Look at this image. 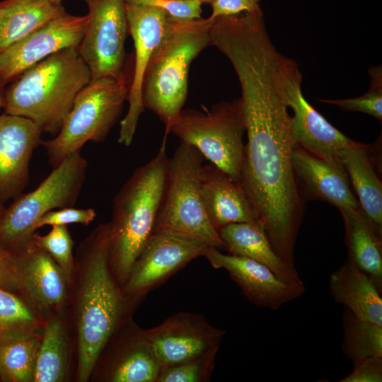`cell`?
Returning <instances> with one entry per match:
<instances>
[{
    "label": "cell",
    "mask_w": 382,
    "mask_h": 382,
    "mask_svg": "<svg viewBox=\"0 0 382 382\" xmlns=\"http://www.w3.org/2000/svg\"><path fill=\"white\" fill-rule=\"evenodd\" d=\"M129 34L134 46L132 79L128 93L129 107L120 122L118 142L129 146L137 129L141 113L144 111L142 102V83L145 71L156 47L165 31L169 15L154 7L125 2Z\"/></svg>",
    "instance_id": "16"
},
{
    "label": "cell",
    "mask_w": 382,
    "mask_h": 382,
    "mask_svg": "<svg viewBox=\"0 0 382 382\" xmlns=\"http://www.w3.org/2000/svg\"><path fill=\"white\" fill-rule=\"evenodd\" d=\"M45 235L35 232L33 241L59 265L69 282L74 269V241L67 226H53Z\"/></svg>",
    "instance_id": "31"
},
{
    "label": "cell",
    "mask_w": 382,
    "mask_h": 382,
    "mask_svg": "<svg viewBox=\"0 0 382 382\" xmlns=\"http://www.w3.org/2000/svg\"><path fill=\"white\" fill-rule=\"evenodd\" d=\"M334 301L356 316L382 325V297L371 279L348 257L330 276Z\"/></svg>",
    "instance_id": "24"
},
{
    "label": "cell",
    "mask_w": 382,
    "mask_h": 382,
    "mask_svg": "<svg viewBox=\"0 0 382 382\" xmlns=\"http://www.w3.org/2000/svg\"><path fill=\"white\" fill-rule=\"evenodd\" d=\"M96 217V212L92 208L79 209L73 207L52 210L44 214L36 223L35 230L45 226H68L71 224H81L88 226Z\"/></svg>",
    "instance_id": "34"
},
{
    "label": "cell",
    "mask_w": 382,
    "mask_h": 382,
    "mask_svg": "<svg viewBox=\"0 0 382 382\" xmlns=\"http://www.w3.org/2000/svg\"><path fill=\"white\" fill-rule=\"evenodd\" d=\"M195 1H197L199 2H200L202 4H211L213 1L214 0H195Z\"/></svg>",
    "instance_id": "42"
},
{
    "label": "cell",
    "mask_w": 382,
    "mask_h": 382,
    "mask_svg": "<svg viewBox=\"0 0 382 382\" xmlns=\"http://www.w3.org/2000/svg\"><path fill=\"white\" fill-rule=\"evenodd\" d=\"M216 269H224L254 305L272 310L299 298L304 284H289L280 279L270 268L250 258L224 254L209 245L202 255Z\"/></svg>",
    "instance_id": "17"
},
{
    "label": "cell",
    "mask_w": 382,
    "mask_h": 382,
    "mask_svg": "<svg viewBox=\"0 0 382 382\" xmlns=\"http://www.w3.org/2000/svg\"><path fill=\"white\" fill-rule=\"evenodd\" d=\"M126 3L157 8L180 19L202 18V4L195 0H125Z\"/></svg>",
    "instance_id": "35"
},
{
    "label": "cell",
    "mask_w": 382,
    "mask_h": 382,
    "mask_svg": "<svg viewBox=\"0 0 382 382\" xmlns=\"http://www.w3.org/2000/svg\"><path fill=\"white\" fill-rule=\"evenodd\" d=\"M203 156L180 141L168 158L165 192L154 231L170 230L201 238L220 249L218 231L209 220L201 194Z\"/></svg>",
    "instance_id": "9"
},
{
    "label": "cell",
    "mask_w": 382,
    "mask_h": 382,
    "mask_svg": "<svg viewBox=\"0 0 382 382\" xmlns=\"http://www.w3.org/2000/svg\"><path fill=\"white\" fill-rule=\"evenodd\" d=\"M201 194L207 216L217 231L233 223H257L240 184L210 162L202 167Z\"/></svg>",
    "instance_id": "21"
},
{
    "label": "cell",
    "mask_w": 382,
    "mask_h": 382,
    "mask_svg": "<svg viewBox=\"0 0 382 382\" xmlns=\"http://www.w3.org/2000/svg\"><path fill=\"white\" fill-rule=\"evenodd\" d=\"M88 18V14L74 16L64 11L1 51L0 87L49 56L68 47H78Z\"/></svg>",
    "instance_id": "13"
},
{
    "label": "cell",
    "mask_w": 382,
    "mask_h": 382,
    "mask_svg": "<svg viewBox=\"0 0 382 382\" xmlns=\"http://www.w3.org/2000/svg\"><path fill=\"white\" fill-rule=\"evenodd\" d=\"M74 371L75 350L66 310L46 320L33 382L74 381Z\"/></svg>",
    "instance_id": "22"
},
{
    "label": "cell",
    "mask_w": 382,
    "mask_h": 382,
    "mask_svg": "<svg viewBox=\"0 0 382 382\" xmlns=\"http://www.w3.org/2000/svg\"><path fill=\"white\" fill-rule=\"evenodd\" d=\"M81 150L67 156L33 191L6 207L0 221V244L18 253L30 243L37 221L56 209L73 207L86 180L88 161Z\"/></svg>",
    "instance_id": "7"
},
{
    "label": "cell",
    "mask_w": 382,
    "mask_h": 382,
    "mask_svg": "<svg viewBox=\"0 0 382 382\" xmlns=\"http://www.w3.org/2000/svg\"><path fill=\"white\" fill-rule=\"evenodd\" d=\"M209 245H212L190 234L170 230L154 231L131 268L122 286L124 291L140 301L175 272L202 256Z\"/></svg>",
    "instance_id": "11"
},
{
    "label": "cell",
    "mask_w": 382,
    "mask_h": 382,
    "mask_svg": "<svg viewBox=\"0 0 382 382\" xmlns=\"http://www.w3.org/2000/svg\"><path fill=\"white\" fill-rule=\"evenodd\" d=\"M194 146L209 161L238 183L245 124L241 98L221 101L210 110L183 109L166 132Z\"/></svg>",
    "instance_id": "8"
},
{
    "label": "cell",
    "mask_w": 382,
    "mask_h": 382,
    "mask_svg": "<svg viewBox=\"0 0 382 382\" xmlns=\"http://www.w3.org/2000/svg\"><path fill=\"white\" fill-rule=\"evenodd\" d=\"M5 209L6 207H4V204L0 203V221L1 219Z\"/></svg>",
    "instance_id": "40"
},
{
    "label": "cell",
    "mask_w": 382,
    "mask_h": 382,
    "mask_svg": "<svg viewBox=\"0 0 382 382\" xmlns=\"http://www.w3.org/2000/svg\"><path fill=\"white\" fill-rule=\"evenodd\" d=\"M14 255L27 296L38 312L47 319L66 311L69 285L59 265L33 239Z\"/></svg>",
    "instance_id": "19"
},
{
    "label": "cell",
    "mask_w": 382,
    "mask_h": 382,
    "mask_svg": "<svg viewBox=\"0 0 382 382\" xmlns=\"http://www.w3.org/2000/svg\"><path fill=\"white\" fill-rule=\"evenodd\" d=\"M42 133L29 119L0 115V203L17 198L26 187L30 162Z\"/></svg>",
    "instance_id": "18"
},
{
    "label": "cell",
    "mask_w": 382,
    "mask_h": 382,
    "mask_svg": "<svg viewBox=\"0 0 382 382\" xmlns=\"http://www.w3.org/2000/svg\"><path fill=\"white\" fill-rule=\"evenodd\" d=\"M218 233L229 254L245 257L265 265L286 283H303L296 267L277 255L258 223H233L222 227Z\"/></svg>",
    "instance_id": "25"
},
{
    "label": "cell",
    "mask_w": 382,
    "mask_h": 382,
    "mask_svg": "<svg viewBox=\"0 0 382 382\" xmlns=\"http://www.w3.org/2000/svg\"><path fill=\"white\" fill-rule=\"evenodd\" d=\"M2 15H3V9H2L1 7H0V19H1V16H2Z\"/></svg>",
    "instance_id": "43"
},
{
    "label": "cell",
    "mask_w": 382,
    "mask_h": 382,
    "mask_svg": "<svg viewBox=\"0 0 382 382\" xmlns=\"http://www.w3.org/2000/svg\"><path fill=\"white\" fill-rule=\"evenodd\" d=\"M214 19L169 16L163 35L153 51L142 83L144 108L165 125L166 132L178 118L187 96L191 63L210 46Z\"/></svg>",
    "instance_id": "5"
},
{
    "label": "cell",
    "mask_w": 382,
    "mask_h": 382,
    "mask_svg": "<svg viewBox=\"0 0 382 382\" xmlns=\"http://www.w3.org/2000/svg\"><path fill=\"white\" fill-rule=\"evenodd\" d=\"M342 349L355 365L372 356L382 355V325L364 320L345 308Z\"/></svg>",
    "instance_id": "29"
},
{
    "label": "cell",
    "mask_w": 382,
    "mask_h": 382,
    "mask_svg": "<svg viewBox=\"0 0 382 382\" xmlns=\"http://www.w3.org/2000/svg\"><path fill=\"white\" fill-rule=\"evenodd\" d=\"M210 5L212 13L209 17L212 19L244 12H254L261 8L260 0H214Z\"/></svg>",
    "instance_id": "38"
},
{
    "label": "cell",
    "mask_w": 382,
    "mask_h": 382,
    "mask_svg": "<svg viewBox=\"0 0 382 382\" xmlns=\"http://www.w3.org/2000/svg\"><path fill=\"white\" fill-rule=\"evenodd\" d=\"M288 108L284 100H275L243 109L248 139L238 183L275 252L295 267L304 200L292 166L296 143Z\"/></svg>",
    "instance_id": "1"
},
{
    "label": "cell",
    "mask_w": 382,
    "mask_h": 382,
    "mask_svg": "<svg viewBox=\"0 0 382 382\" xmlns=\"http://www.w3.org/2000/svg\"><path fill=\"white\" fill-rule=\"evenodd\" d=\"M340 382H381L382 355L372 356L354 365V369Z\"/></svg>",
    "instance_id": "37"
},
{
    "label": "cell",
    "mask_w": 382,
    "mask_h": 382,
    "mask_svg": "<svg viewBox=\"0 0 382 382\" xmlns=\"http://www.w3.org/2000/svg\"><path fill=\"white\" fill-rule=\"evenodd\" d=\"M46 320L25 297L0 287V333L42 332Z\"/></svg>",
    "instance_id": "30"
},
{
    "label": "cell",
    "mask_w": 382,
    "mask_h": 382,
    "mask_svg": "<svg viewBox=\"0 0 382 382\" xmlns=\"http://www.w3.org/2000/svg\"><path fill=\"white\" fill-rule=\"evenodd\" d=\"M145 334L161 366H166L216 354L225 331L200 315L180 312Z\"/></svg>",
    "instance_id": "14"
},
{
    "label": "cell",
    "mask_w": 382,
    "mask_h": 382,
    "mask_svg": "<svg viewBox=\"0 0 382 382\" xmlns=\"http://www.w3.org/2000/svg\"><path fill=\"white\" fill-rule=\"evenodd\" d=\"M42 332L0 333L1 382H33Z\"/></svg>",
    "instance_id": "28"
},
{
    "label": "cell",
    "mask_w": 382,
    "mask_h": 382,
    "mask_svg": "<svg viewBox=\"0 0 382 382\" xmlns=\"http://www.w3.org/2000/svg\"><path fill=\"white\" fill-rule=\"evenodd\" d=\"M0 287L19 294L29 301L20 276L15 255L1 244Z\"/></svg>",
    "instance_id": "36"
},
{
    "label": "cell",
    "mask_w": 382,
    "mask_h": 382,
    "mask_svg": "<svg viewBox=\"0 0 382 382\" xmlns=\"http://www.w3.org/2000/svg\"><path fill=\"white\" fill-rule=\"evenodd\" d=\"M50 1H52V3L55 4H62L63 1H64V0H50ZM83 1L86 3L89 0H83Z\"/></svg>",
    "instance_id": "41"
},
{
    "label": "cell",
    "mask_w": 382,
    "mask_h": 382,
    "mask_svg": "<svg viewBox=\"0 0 382 382\" xmlns=\"http://www.w3.org/2000/svg\"><path fill=\"white\" fill-rule=\"evenodd\" d=\"M0 382H1V380H0Z\"/></svg>",
    "instance_id": "44"
},
{
    "label": "cell",
    "mask_w": 382,
    "mask_h": 382,
    "mask_svg": "<svg viewBox=\"0 0 382 382\" xmlns=\"http://www.w3.org/2000/svg\"><path fill=\"white\" fill-rule=\"evenodd\" d=\"M301 73L296 63L286 57L282 88L288 108L293 110L292 129L297 146L332 163H341L340 151L352 139L332 126L304 98Z\"/></svg>",
    "instance_id": "15"
},
{
    "label": "cell",
    "mask_w": 382,
    "mask_h": 382,
    "mask_svg": "<svg viewBox=\"0 0 382 382\" xmlns=\"http://www.w3.org/2000/svg\"><path fill=\"white\" fill-rule=\"evenodd\" d=\"M166 136L155 156L136 168L112 200L108 224V256L122 286L154 230L166 186Z\"/></svg>",
    "instance_id": "3"
},
{
    "label": "cell",
    "mask_w": 382,
    "mask_h": 382,
    "mask_svg": "<svg viewBox=\"0 0 382 382\" xmlns=\"http://www.w3.org/2000/svg\"><path fill=\"white\" fill-rule=\"evenodd\" d=\"M344 221L348 257L382 291V227L361 209L339 210Z\"/></svg>",
    "instance_id": "26"
},
{
    "label": "cell",
    "mask_w": 382,
    "mask_h": 382,
    "mask_svg": "<svg viewBox=\"0 0 382 382\" xmlns=\"http://www.w3.org/2000/svg\"><path fill=\"white\" fill-rule=\"evenodd\" d=\"M0 87V110L4 109V93H3Z\"/></svg>",
    "instance_id": "39"
},
{
    "label": "cell",
    "mask_w": 382,
    "mask_h": 382,
    "mask_svg": "<svg viewBox=\"0 0 382 382\" xmlns=\"http://www.w3.org/2000/svg\"><path fill=\"white\" fill-rule=\"evenodd\" d=\"M139 301L125 294L109 262L108 224L79 245L69 282L67 316L75 350L74 381L89 382L96 361Z\"/></svg>",
    "instance_id": "2"
},
{
    "label": "cell",
    "mask_w": 382,
    "mask_h": 382,
    "mask_svg": "<svg viewBox=\"0 0 382 382\" xmlns=\"http://www.w3.org/2000/svg\"><path fill=\"white\" fill-rule=\"evenodd\" d=\"M374 145L352 140L338 154L364 213L382 227V184Z\"/></svg>",
    "instance_id": "23"
},
{
    "label": "cell",
    "mask_w": 382,
    "mask_h": 382,
    "mask_svg": "<svg viewBox=\"0 0 382 382\" xmlns=\"http://www.w3.org/2000/svg\"><path fill=\"white\" fill-rule=\"evenodd\" d=\"M371 85L369 91L359 97L347 99H318L322 103L335 105L345 111L361 112L382 121V69L373 66L369 69Z\"/></svg>",
    "instance_id": "32"
},
{
    "label": "cell",
    "mask_w": 382,
    "mask_h": 382,
    "mask_svg": "<svg viewBox=\"0 0 382 382\" xmlns=\"http://www.w3.org/2000/svg\"><path fill=\"white\" fill-rule=\"evenodd\" d=\"M216 354L193 361L161 366L156 382H203L209 381Z\"/></svg>",
    "instance_id": "33"
},
{
    "label": "cell",
    "mask_w": 382,
    "mask_h": 382,
    "mask_svg": "<svg viewBox=\"0 0 382 382\" xmlns=\"http://www.w3.org/2000/svg\"><path fill=\"white\" fill-rule=\"evenodd\" d=\"M88 23L78 47L91 80L118 78L125 71V43L129 34L125 0H89Z\"/></svg>",
    "instance_id": "10"
},
{
    "label": "cell",
    "mask_w": 382,
    "mask_h": 382,
    "mask_svg": "<svg viewBox=\"0 0 382 382\" xmlns=\"http://www.w3.org/2000/svg\"><path fill=\"white\" fill-rule=\"evenodd\" d=\"M91 72L78 47L59 51L21 74L4 92V112L25 117L56 135Z\"/></svg>",
    "instance_id": "4"
},
{
    "label": "cell",
    "mask_w": 382,
    "mask_h": 382,
    "mask_svg": "<svg viewBox=\"0 0 382 382\" xmlns=\"http://www.w3.org/2000/svg\"><path fill=\"white\" fill-rule=\"evenodd\" d=\"M291 161L303 199L324 201L338 210L360 207L341 163H330L296 144L291 153Z\"/></svg>",
    "instance_id": "20"
},
{
    "label": "cell",
    "mask_w": 382,
    "mask_h": 382,
    "mask_svg": "<svg viewBox=\"0 0 382 382\" xmlns=\"http://www.w3.org/2000/svg\"><path fill=\"white\" fill-rule=\"evenodd\" d=\"M0 7V52L66 11L50 0H4Z\"/></svg>",
    "instance_id": "27"
},
{
    "label": "cell",
    "mask_w": 382,
    "mask_h": 382,
    "mask_svg": "<svg viewBox=\"0 0 382 382\" xmlns=\"http://www.w3.org/2000/svg\"><path fill=\"white\" fill-rule=\"evenodd\" d=\"M161 367L145 330L131 317L103 348L89 382H156Z\"/></svg>",
    "instance_id": "12"
},
{
    "label": "cell",
    "mask_w": 382,
    "mask_h": 382,
    "mask_svg": "<svg viewBox=\"0 0 382 382\" xmlns=\"http://www.w3.org/2000/svg\"><path fill=\"white\" fill-rule=\"evenodd\" d=\"M132 72L133 66L127 64L120 77L91 80L79 91L59 132L54 138L41 141L53 168L81 150L86 142L105 139L127 99Z\"/></svg>",
    "instance_id": "6"
}]
</instances>
